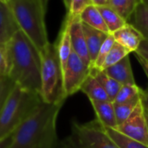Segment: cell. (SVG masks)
Returning <instances> with one entry per match:
<instances>
[{"label": "cell", "mask_w": 148, "mask_h": 148, "mask_svg": "<svg viewBox=\"0 0 148 148\" xmlns=\"http://www.w3.org/2000/svg\"><path fill=\"white\" fill-rule=\"evenodd\" d=\"M62 105L41 102L13 133L9 148L57 147L56 120Z\"/></svg>", "instance_id": "1"}, {"label": "cell", "mask_w": 148, "mask_h": 148, "mask_svg": "<svg viewBox=\"0 0 148 148\" xmlns=\"http://www.w3.org/2000/svg\"><path fill=\"white\" fill-rule=\"evenodd\" d=\"M8 77L16 85L38 93L41 91V58L29 39L19 30L6 44Z\"/></svg>", "instance_id": "2"}, {"label": "cell", "mask_w": 148, "mask_h": 148, "mask_svg": "<svg viewBox=\"0 0 148 148\" xmlns=\"http://www.w3.org/2000/svg\"><path fill=\"white\" fill-rule=\"evenodd\" d=\"M8 4L19 30L29 39L40 54L50 43L45 15L39 0H10Z\"/></svg>", "instance_id": "3"}, {"label": "cell", "mask_w": 148, "mask_h": 148, "mask_svg": "<svg viewBox=\"0 0 148 148\" xmlns=\"http://www.w3.org/2000/svg\"><path fill=\"white\" fill-rule=\"evenodd\" d=\"M42 101L38 93L15 85L0 113V140L13 134Z\"/></svg>", "instance_id": "4"}, {"label": "cell", "mask_w": 148, "mask_h": 148, "mask_svg": "<svg viewBox=\"0 0 148 148\" xmlns=\"http://www.w3.org/2000/svg\"><path fill=\"white\" fill-rule=\"evenodd\" d=\"M39 55L41 58L40 97L44 103L63 105L67 98L63 92L62 71L56 44L49 43Z\"/></svg>", "instance_id": "5"}, {"label": "cell", "mask_w": 148, "mask_h": 148, "mask_svg": "<svg viewBox=\"0 0 148 148\" xmlns=\"http://www.w3.org/2000/svg\"><path fill=\"white\" fill-rule=\"evenodd\" d=\"M70 137L80 148H119L97 120L84 124L73 121Z\"/></svg>", "instance_id": "6"}, {"label": "cell", "mask_w": 148, "mask_h": 148, "mask_svg": "<svg viewBox=\"0 0 148 148\" xmlns=\"http://www.w3.org/2000/svg\"><path fill=\"white\" fill-rule=\"evenodd\" d=\"M92 69L87 66L72 50L65 69L62 72L63 92L66 98L81 91L82 85L90 76Z\"/></svg>", "instance_id": "7"}, {"label": "cell", "mask_w": 148, "mask_h": 148, "mask_svg": "<svg viewBox=\"0 0 148 148\" xmlns=\"http://www.w3.org/2000/svg\"><path fill=\"white\" fill-rule=\"evenodd\" d=\"M114 130L148 146V122L142 99L140 100L130 117L126 121L117 126Z\"/></svg>", "instance_id": "8"}, {"label": "cell", "mask_w": 148, "mask_h": 148, "mask_svg": "<svg viewBox=\"0 0 148 148\" xmlns=\"http://www.w3.org/2000/svg\"><path fill=\"white\" fill-rule=\"evenodd\" d=\"M69 18V17H68ZM69 24V32L71 38V45L72 50L79 56V58L83 61V63L91 68L90 58L87 47V43L83 32L82 23L79 17L70 19Z\"/></svg>", "instance_id": "9"}, {"label": "cell", "mask_w": 148, "mask_h": 148, "mask_svg": "<svg viewBox=\"0 0 148 148\" xmlns=\"http://www.w3.org/2000/svg\"><path fill=\"white\" fill-rule=\"evenodd\" d=\"M112 35L115 42L125 47L129 52H135L145 39L140 31L129 23Z\"/></svg>", "instance_id": "10"}, {"label": "cell", "mask_w": 148, "mask_h": 148, "mask_svg": "<svg viewBox=\"0 0 148 148\" xmlns=\"http://www.w3.org/2000/svg\"><path fill=\"white\" fill-rule=\"evenodd\" d=\"M17 31L19 28L8 3L0 1V44L6 45Z\"/></svg>", "instance_id": "11"}, {"label": "cell", "mask_w": 148, "mask_h": 148, "mask_svg": "<svg viewBox=\"0 0 148 148\" xmlns=\"http://www.w3.org/2000/svg\"><path fill=\"white\" fill-rule=\"evenodd\" d=\"M69 24H70V20L67 17H65V19L62 23L57 40L55 43L56 49H57V53H58V57H59V60L61 63V67H62V72L65 69L68 60L72 52L71 38H70V32H69Z\"/></svg>", "instance_id": "12"}, {"label": "cell", "mask_w": 148, "mask_h": 148, "mask_svg": "<svg viewBox=\"0 0 148 148\" xmlns=\"http://www.w3.org/2000/svg\"><path fill=\"white\" fill-rule=\"evenodd\" d=\"M82 28H83V32H84L87 47H88V54L90 58L91 69H92V66L97 58L100 48L109 34L101 31L99 30L94 29L83 23H82Z\"/></svg>", "instance_id": "13"}, {"label": "cell", "mask_w": 148, "mask_h": 148, "mask_svg": "<svg viewBox=\"0 0 148 148\" xmlns=\"http://www.w3.org/2000/svg\"><path fill=\"white\" fill-rule=\"evenodd\" d=\"M102 71L121 85L136 84L134 77L133 70L131 67L130 58L128 56L125 57L122 60H121L117 64Z\"/></svg>", "instance_id": "14"}, {"label": "cell", "mask_w": 148, "mask_h": 148, "mask_svg": "<svg viewBox=\"0 0 148 148\" xmlns=\"http://www.w3.org/2000/svg\"><path fill=\"white\" fill-rule=\"evenodd\" d=\"M95 114L96 120L107 128L114 129L118 123L114 113V104L111 101H90Z\"/></svg>", "instance_id": "15"}, {"label": "cell", "mask_w": 148, "mask_h": 148, "mask_svg": "<svg viewBox=\"0 0 148 148\" xmlns=\"http://www.w3.org/2000/svg\"><path fill=\"white\" fill-rule=\"evenodd\" d=\"M79 18L82 21V23H83L94 29H96V30H99L105 33L110 34L98 7L93 5V4H90L82 12Z\"/></svg>", "instance_id": "16"}, {"label": "cell", "mask_w": 148, "mask_h": 148, "mask_svg": "<svg viewBox=\"0 0 148 148\" xmlns=\"http://www.w3.org/2000/svg\"><path fill=\"white\" fill-rule=\"evenodd\" d=\"M81 91L88 96L90 101H110L106 91L92 74V72L82 85Z\"/></svg>", "instance_id": "17"}, {"label": "cell", "mask_w": 148, "mask_h": 148, "mask_svg": "<svg viewBox=\"0 0 148 148\" xmlns=\"http://www.w3.org/2000/svg\"><path fill=\"white\" fill-rule=\"evenodd\" d=\"M98 9L103 17V20L110 34H113L114 32L117 31L127 24V22L110 6L98 7Z\"/></svg>", "instance_id": "18"}, {"label": "cell", "mask_w": 148, "mask_h": 148, "mask_svg": "<svg viewBox=\"0 0 148 148\" xmlns=\"http://www.w3.org/2000/svg\"><path fill=\"white\" fill-rule=\"evenodd\" d=\"M92 74L95 77V79L99 81V83L104 88V90L106 91L109 98V100L111 102H114L122 85L117 82L115 79L109 77L103 71L92 69Z\"/></svg>", "instance_id": "19"}, {"label": "cell", "mask_w": 148, "mask_h": 148, "mask_svg": "<svg viewBox=\"0 0 148 148\" xmlns=\"http://www.w3.org/2000/svg\"><path fill=\"white\" fill-rule=\"evenodd\" d=\"M140 3V0H109L108 6L128 23Z\"/></svg>", "instance_id": "20"}, {"label": "cell", "mask_w": 148, "mask_h": 148, "mask_svg": "<svg viewBox=\"0 0 148 148\" xmlns=\"http://www.w3.org/2000/svg\"><path fill=\"white\" fill-rule=\"evenodd\" d=\"M128 23L138 29L144 38L148 40V5L140 3Z\"/></svg>", "instance_id": "21"}, {"label": "cell", "mask_w": 148, "mask_h": 148, "mask_svg": "<svg viewBox=\"0 0 148 148\" xmlns=\"http://www.w3.org/2000/svg\"><path fill=\"white\" fill-rule=\"evenodd\" d=\"M105 129L107 133L119 148H148V146L134 140L113 128L105 127Z\"/></svg>", "instance_id": "22"}, {"label": "cell", "mask_w": 148, "mask_h": 148, "mask_svg": "<svg viewBox=\"0 0 148 148\" xmlns=\"http://www.w3.org/2000/svg\"><path fill=\"white\" fill-rule=\"evenodd\" d=\"M140 99H141V95L136 99H134L130 101L122 104H118V105L114 104V113H115L118 126L123 123L124 121H126L130 117V115L133 113V112L134 111L135 107L137 106Z\"/></svg>", "instance_id": "23"}, {"label": "cell", "mask_w": 148, "mask_h": 148, "mask_svg": "<svg viewBox=\"0 0 148 148\" xmlns=\"http://www.w3.org/2000/svg\"><path fill=\"white\" fill-rule=\"evenodd\" d=\"M141 92H142V89L140 88L136 84L122 85L113 104L118 105V104H122V103L130 101L134 99L140 97L141 95Z\"/></svg>", "instance_id": "24"}, {"label": "cell", "mask_w": 148, "mask_h": 148, "mask_svg": "<svg viewBox=\"0 0 148 148\" xmlns=\"http://www.w3.org/2000/svg\"><path fill=\"white\" fill-rule=\"evenodd\" d=\"M129 53L130 52L125 47H123L122 45H121L120 44L115 42L114 44L113 45L112 49L110 50L108 55L107 56L101 71L105 70V69L117 64L118 62L122 60L125 57L128 56Z\"/></svg>", "instance_id": "25"}, {"label": "cell", "mask_w": 148, "mask_h": 148, "mask_svg": "<svg viewBox=\"0 0 148 148\" xmlns=\"http://www.w3.org/2000/svg\"><path fill=\"white\" fill-rule=\"evenodd\" d=\"M114 43H115V40H114V36L112 34H109L108 36V38H106V40L104 41V43L102 44V45L101 46L100 51L97 55V58L92 66V69H95V70H99V71L101 70L102 65H103L107 56L108 55L110 50L112 49L113 45L114 44Z\"/></svg>", "instance_id": "26"}, {"label": "cell", "mask_w": 148, "mask_h": 148, "mask_svg": "<svg viewBox=\"0 0 148 148\" xmlns=\"http://www.w3.org/2000/svg\"><path fill=\"white\" fill-rule=\"evenodd\" d=\"M90 4H92L90 0H70L66 17L70 19L79 17L82 12Z\"/></svg>", "instance_id": "27"}, {"label": "cell", "mask_w": 148, "mask_h": 148, "mask_svg": "<svg viewBox=\"0 0 148 148\" xmlns=\"http://www.w3.org/2000/svg\"><path fill=\"white\" fill-rule=\"evenodd\" d=\"M15 84L8 76H0V113Z\"/></svg>", "instance_id": "28"}, {"label": "cell", "mask_w": 148, "mask_h": 148, "mask_svg": "<svg viewBox=\"0 0 148 148\" xmlns=\"http://www.w3.org/2000/svg\"><path fill=\"white\" fill-rule=\"evenodd\" d=\"M9 59L6 45L0 44V76H8Z\"/></svg>", "instance_id": "29"}, {"label": "cell", "mask_w": 148, "mask_h": 148, "mask_svg": "<svg viewBox=\"0 0 148 148\" xmlns=\"http://www.w3.org/2000/svg\"><path fill=\"white\" fill-rule=\"evenodd\" d=\"M134 53L136 54L138 59L142 60L148 65V40L144 39Z\"/></svg>", "instance_id": "30"}, {"label": "cell", "mask_w": 148, "mask_h": 148, "mask_svg": "<svg viewBox=\"0 0 148 148\" xmlns=\"http://www.w3.org/2000/svg\"><path fill=\"white\" fill-rule=\"evenodd\" d=\"M57 148H80L77 144L73 140V139L69 136L68 137L66 140H64L62 142L60 143L59 147H57Z\"/></svg>", "instance_id": "31"}, {"label": "cell", "mask_w": 148, "mask_h": 148, "mask_svg": "<svg viewBox=\"0 0 148 148\" xmlns=\"http://www.w3.org/2000/svg\"><path fill=\"white\" fill-rule=\"evenodd\" d=\"M12 141V134L0 140V148H9Z\"/></svg>", "instance_id": "32"}, {"label": "cell", "mask_w": 148, "mask_h": 148, "mask_svg": "<svg viewBox=\"0 0 148 148\" xmlns=\"http://www.w3.org/2000/svg\"><path fill=\"white\" fill-rule=\"evenodd\" d=\"M141 99L146 110L148 111V88L146 90H142L141 92Z\"/></svg>", "instance_id": "33"}, {"label": "cell", "mask_w": 148, "mask_h": 148, "mask_svg": "<svg viewBox=\"0 0 148 148\" xmlns=\"http://www.w3.org/2000/svg\"><path fill=\"white\" fill-rule=\"evenodd\" d=\"M91 3L96 7H102V6H108L109 0H90Z\"/></svg>", "instance_id": "34"}, {"label": "cell", "mask_w": 148, "mask_h": 148, "mask_svg": "<svg viewBox=\"0 0 148 148\" xmlns=\"http://www.w3.org/2000/svg\"><path fill=\"white\" fill-rule=\"evenodd\" d=\"M49 0H39L40 2V4L43 10V11L46 13L47 12V10H48V4H49Z\"/></svg>", "instance_id": "35"}, {"label": "cell", "mask_w": 148, "mask_h": 148, "mask_svg": "<svg viewBox=\"0 0 148 148\" xmlns=\"http://www.w3.org/2000/svg\"><path fill=\"white\" fill-rule=\"evenodd\" d=\"M139 60V62H140V65H141V67L143 68V71H144V72L146 73V75H147V77L148 78V65H147L145 62H143L142 60H140V59H138Z\"/></svg>", "instance_id": "36"}, {"label": "cell", "mask_w": 148, "mask_h": 148, "mask_svg": "<svg viewBox=\"0 0 148 148\" xmlns=\"http://www.w3.org/2000/svg\"><path fill=\"white\" fill-rule=\"evenodd\" d=\"M63 2V4L66 8V10H69V3H70V0H62Z\"/></svg>", "instance_id": "37"}, {"label": "cell", "mask_w": 148, "mask_h": 148, "mask_svg": "<svg viewBox=\"0 0 148 148\" xmlns=\"http://www.w3.org/2000/svg\"><path fill=\"white\" fill-rule=\"evenodd\" d=\"M140 1H141V3L148 5V0H140Z\"/></svg>", "instance_id": "38"}, {"label": "cell", "mask_w": 148, "mask_h": 148, "mask_svg": "<svg viewBox=\"0 0 148 148\" xmlns=\"http://www.w3.org/2000/svg\"><path fill=\"white\" fill-rule=\"evenodd\" d=\"M146 110V109H145ZM146 117H147V122H148V111L147 110H146Z\"/></svg>", "instance_id": "39"}, {"label": "cell", "mask_w": 148, "mask_h": 148, "mask_svg": "<svg viewBox=\"0 0 148 148\" xmlns=\"http://www.w3.org/2000/svg\"><path fill=\"white\" fill-rule=\"evenodd\" d=\"M0 1H2V2H4V3H8L10 0H0Z\"/></svg>", "instance_id": "40"}]
</instances>
